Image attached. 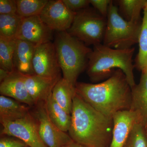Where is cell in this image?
Instances as JSON below:
<instances>
[{
  "label": "cell",
  "mask_w": 147,
  "mask_h": 147,
  "mask_svg": "<svg viewBox=\"0 0 147 147\" xmlns=\"http://www.w3.org/2000/svg\"><path fill=\"white\" fill-rule=\"evenodd\" d=\"M13 98L0 96V121H12L23 118L30 113L28 107Z\"/></svg>",
  "instance_id": "17"
},
{
  "label": "cell",
  "mask_w": 147,
  "mask_h": 147,
  "mask_svg": "<svg viewBox=\"0 0 147 147\" xmlns=\"http://www.w3.org/2000/svg\"><path fill=\"white\" fill-rule=\"evenodd\" d=\"M33 66L36 75L53 79L61 78V70L54 42L50 41L36 46Z\"/></svg>",
  "instance_id": "9"
},
{
  "label": "cell",
  "mask_w": 147,
  "mask_h": 147,
  "mask_svg": "<svg viewBox=\"0 0 147 147\" xmlns=\"http://www.w3.org/2000/svg\"><path fill=\"white\" fill-rule=\"evenodd\" d=\"M49 0H16L17 13L21 18L39 16Z\"/></svg>",
  "instance_id": "23"
},
{
  "label": "cell",
  "mask_w": 147,
  "mask_h": 147,
  "mask_svg": "<svg viewBox=\"0 0 147 147\" xmlns=\"http://www.w3.org/2000/svg\"><path fill=\"white\" fill-rule=\"evenodd\" d=\"M144 131L145 132V134H146V136L147 138V119L146 121V122L144 125Z\"/></svg>",
  "instance_id": "32"
},
{
  "label": "cell",
  "mask_w": 147,
  "mask_h": 147,
  "mask_svg": "<svg viewBox=\"0 0 147 147\" xmlns=\"http://www.w3.org/2000/svg\"><path fill=\"white\" fill-rule=\"evenodd\" d=\"M38 104L32 117L40 137L47 147H63L73 141L69 134L61 130L50 120L44 104Z\"/></svg>",
  "instance_id": "7"
},
{
  "label": "cell",
  "mask_w": 147,
  "mask_h": 147,
  "mask_svg": "<svg viewBox=\"0 0 147 147\" xmlns=\"http://www.w3.org/2000/svg\"><path fill=\"white\" fill-rule=\"evenodd\" d=\"M16 0H0V14L17 13Z\"/></svg>",
  "instance_id": "27"
},
{
  "label": "cell",
  "mask_w": 147,
  "mask_h": 147,
  "mask_svg": "<svg viewBox=\"0 0 147 147\" xmlns=\"http://www.w3.org/2000/svg\"><path fill=\"white\" fill-rule=\"evenodd\" d=\"M53 31L39 16L22 18L15 39L31 42L36 46L51 41Z\"/></svg>",
  "instance_id": "11"
},
{
  "label": "cell",
  "mask_w": 147,
  "mask_h": 147,
  "mask_svg": "<svg viewBox=\"0 0 147 147\" xmlns=\"http://www.w3.org/2000/svg\"><path fill=\"white\" fill-rule=\"evenodd\" d=\"M75 87L63 78L55 84L52 92V96L57 103L71 115L73 98L76 94Z\"/></svg>",
  "instance_id": "18"
},
{
  "label": "cell",
  "mask_w": 147,
  "mask_h": 147,
  "mask_svg": "<svg viewBox=\"0 0 147 147\" xmlns=\"http://www.w3.org/2000/svg\"><path fill=\"white\" fill-rule=\"evenodd\" d=\"M107 18L96 9L86 8L76 12L71 27L67 32L87 45L101 44L103 41Z\"/></svg>",
  "instance_id": "6"
},
{
  "label": "cell",
  "mask_w": 147,
  "mask_h": 147,
  "mask_svg": "<svg viewBox=\"0 0 147 147\" xmlns=\"http://www.w3.org/2000/svg\"><path fill=\"white\" fill-rule=\"evenodd\" d=\"M47 115L50 120L62 131H68L71 124V115L68 114L57 103L52 94L44 102Z\"/></svg>",
  "instance_id": "19"
},
{
  "label": "cell",
  "mask_w": 147,
  "mask_h": 147,
  "mask_svg": "<svg viewBox=\"0 0 147 147\" xmlns=\"http://www.w3.org/2000/svg\"><path fill=\"white\" fill-rule=\"evenodd\" d=\"M36 46L31 42L16 40L13 59L15 71L24 75L35 74L33 59Z\"/></svg>",
  "instance_id": "15"
},
{
  "label": "cell",
  "mask_w": 147,
  "mask_h": 147,
  "mask_svg": "<svg viewBox=\"0 0 147 147\" xmlns=\"http://www.w3.org/2000/svg\"><path fill=\"white\" fill-rule=\"evenodd\" d=\"M90 3L100 15L107 18L109 6L112 1L110 0H90Z\"/></svg>",
  "instance_id": "28"
},
{
  "label": "cell",
  "mask_w": 147,
  "mask_h": 147,
  "mask_svg": "<svg viewBox=\"0 0 147 147\" xmlns=\"http://www.w3.org/2000/svg\"><path fill=\"white\" fill-rule=\"evenodd\" d=\"M146 0H119L120 10L127 21L141 22V13L144 7Z\"/></svg>",
  "instance_id": "22"
},
{
  "label": "cell",
  "mask_w": 147,
  "mask_h": 147,
  "mask_svg": "<svg viewBox=\"0 0 147 147\" xmlns=\"http://www.w3.org/2000/svg\"><path fill=\"white\" fill-rule=\"evenodd\" d=\"M129 110L137 113L143 125L147 119V74L142 72L139 84L131 88Z\"/></svg>",
  "instance_id": "16"
},
{
  "label": "cell",
  "mask_w": 147,
  "mask_h": 147,
  "mask_svg": "<svg viewBox=\"0 0 147 147\" xmlns=\"http://www.w3.org/2000/svg\"><path fill=\"white\" fill-rule=\"evenodd\" d=\"M75 90L85 102L110 118L119 111L130 109L131 88L121 69L98 84L77 82Z\"/></svg>",
  "instance_id": "1"
},
{
  "label": "cell",
  "mask_w": 147,
  "mask_h": 147,
  "mask_svg": "<svg viewBox=\"0 0 147 147\" xmlns=\"http://www.w3.org/2000/svg\"><path fill=\"white\" fill-rule=\"evenodd\" d=\"M1 135L15 137L29 147H47L40 137L32 116L29 113L23 118L12 121H1Z\"/></svg>",
  "instance_id": "8"
},
{
  "label": "cell",
  "mask_w": 147,
  "mask_h": 147,
  "mask_svg": "<svg viewBox=\"0 0 147 147\" xmlns=\"http://www.w3.org/2000/svg\"><path fill=\"white\" fill-rule=\"evenodd\" d=\"M63 147H88L86 146H84V145L81 144L79 143H76V142H74V141H72V142H70L64 146Z\"/></svg>",
  "instance_id": "31"
},
{
  "label": "cell",
  "mask_w": 147,
  "mask_h": 147,
  "mask_svg": "<svg viewBox=\"0 0 147 147\" xmlns=\"http://www.w3.org/2000/svg\"><path fill=\"white\" fill-rule=\"evenodd\" d=\"M54 43L63 78L75 87L79 75L87 68L92 49L67 31L58 32Z\"/></svg>",
  "instance_id": "4"
},
{
  "label": "cell",
  "mask_w": 147,
  "mask_h": 147,
  "mask_svg": "<svg viewBox=\"0 0 147 147\" xmlns=\"http://www.w3.org/2000/svg\"><path fill=\"white\" fill-rule=\"evenodd\" d=\"M23 76L27 90L35 105L45 102L60 79L46 78L35 74Z\"/></svg>",
  "instance_id": "14"
},
{
  "label": "cell",
  "mask_w": 147,
  "mask_h": 147,
  "mask_svg": "<svg viewBox=\"0 0 147 147\" xmlns=\"http://www.w3.org/2000/svg\"><path fill=\"white\" fill-rule=\"evenodd\" d=\"M142 72H144V73H146L147 74V65L145 67L143 71H142Z\"/></svg>",
  "instance_id": "34"
},
{
  "label": "cell",
  "mask_w": 147,
  "mask_h": 147,
  "mask_svg": "<svg viewBox=\"0 0 147 147\" xmlns=\"http://www.w3.org/2000/svg\"><path fill=\"white\" fill-rule=\"evenodd\" d=\"M139 50L136 61L137 67L142 71L147 65V12L144 10L138 39Z\"/></svg>",
  "instance_id": "24"
},
{
  "label": "cell",
  "mask_w": 147,
  "mask_h": 147,
  "mask_svg": "<svg viewBox=\"0 0 147 147\" xmlns=\"http://www.w3.org/2000/svg\"><path fill=\"white\" fill-rule=\"evenodd\" d=\"M135 48L116 49L103 44L93 46L88 57L87 73L92 82L109 78L115 69L123 72L131 88L136 85L133 58Z\"/></svg>",
  "instance_id": "3"
},
{
  "label": "cell",
  "mask_w": 147,
  "mask_h": 147,
  "mask_svg": "<svg viewBox=\"0 0 147 147\" xmlns=\"http://www.w3.org/2000/svg\"><path fill=\"white\" fill-rule=\"evenodd\" d=\"M112 119V138L108 147H123L134 125L142 122L137 113L130 110L119 111Z\"/></svg>",
  "instance_id": "12"
},
{
  "label": "cell",
  "mask_w": 147,
  "mask_h": 147,
  "mask_svg": "<svg viewBox=\"0 0 147 147\" xmlns=\"http://www.w3.org/2000/svg\"><path fill=\"white\" fill-rule=\"evenodd\" d=\"M75 14L62 0H49L39 16L52 30L61 32L67 31L70 28Z\"/></svg>",
  "instance_id": "10"
},
{
  "label": "cell",
  "mask_w": 147,
  "mask_h": 147,
  "mask_svg": "<svg viewBox=\"0 0 147 147\" xmlns=\"http://www.w3.org/2000/svg\"><path fill=\"white\" fill-rule=\"evenodd\" d=\"M21 19L17 13L0 14V37L15 39Z\"/></svg>",
  "instance_id": "21"
},
{
  "label": "cell",
  "mask_w": 147,
  "mask_h": 147,
  "mask_svg": "<svg viewBox=\"0 0 147 147\" xmlns=\"http://www.w3.org/2000/svg\"><path fill=\"white\" fill-rule=\"evenodd\" d=\"M142 22L127 21L120 15L118 8L112 1L109 6L103 45L116 49L131 48L138 39Z\"/></svg>",
  "instance_id": "5"
},
{
  "label": "cell",
  "mask_w": 147,
  "mask_h": 147,
  "mask_svg": "<svg viewBox=\"0 0 147 147\" xmlns=\"http://www.w3.org/2000/svg\"><path fill=\"white\" fill-rule=\"evenodd\" d=\"M16 39L0 37V68L10 72L14 70L13 59Z\"/></svg>",
  "instance_id": "20"
},
{
  "label": "cell",
  "mask_w": 147,
  "mask_h": 147,
  "mask_svg": "<svg viewBox=\"0 0 147 147\" xmlns=\"http://www.w3.org/2000/svg\"><path fill=\"white\" fill-rule=\"evenodd\" d=\"M12 72L7 71L5 69L0 68V82H3L10 75Z\"/></svg>",
  "instance_id": "30"
},
{
  "label": "cell",
  "mask_w": 147,
  "mask_h": 147,
  "mask_svg": "<svg viewBox=\"0 0 147 147\" xmlns=\"http://www.w3.org/2000/svg\"><path fill=\"white\" fill-rule=\"evenodd\" d=\"M64 3L70 10L74 12L88 8L90 4V0H62Z\"/></svg>",
  "instance_id": "26"
},
{
  "label": "cell",
  "mask_w": 147,
  "mask_h": 147,
  "mask_svg": "<svg viewBox=\"0 0 147 147\" xmlns=\"http://www.w3.org/2000/svg\"><path fill=\"white\" fill-rule=\"evenodd\" d=\"M123 147H147V138L141 122L134 125Z\"/></svg>",
  "instance_id": "25"
},
{
  "label": "cell",
  "mask_w": 147,
  "mask_h": 147,
  "mask_svg": "<svg viewBox=\"0 0 147 147\" xmlns=\"http://www.w3.org/2000/svg\"><path fill=\"white\" fill-rule=\"evenodd\" d=\"M0 93L30 106L35 105L27 90L23 75L16 71L1 82Z\"/></svg>",
  "instance_id": "13"
},
{
  "label": "cell",
  "mask_w": 147,
  "mask_h": 147,
  "mask_svg": "<svg viewBox=\"0 0 147 147\" xmlns=\"http://www.w3.org/2000/svg\"><path fill=\"white\" fill-rule=\"evenodd\" d=\"M68 132L73 141L88 147H108L113 129V119L96 110L76 93Z\"/></svg>",
  "instance_id": "2"
},
{
  "label": "cell",
  "mask_w": 147,
  "mask_h": 147,
  "mask_svg": "<svg viewBox=\"0 0 147 147\" xmlns=\"http://www.w3.org/2000/svg\"><path fill=\"white\" fill-rule=\"evenodd\" d=\"M0 147H29L26 144L18 139L3 137L0 139Z\"/></svg>",
  "instance_id": "29"
},
{
  "label": "cell",
  "mask_w": 147,
  "mask_h": 147,
  "mask_svg": "<svg viewBox=\"0 0 147 147\" xmlns=\"http://www.w3.org/2000/svg\"><path fill=\"white\" fill-rule=\"evenodd\" d=\"M144 10L146 11L147 12V0H146V3H145V5L144 7Z\"/></svg>",
  "instance_id": "33"
}]
</instances>
